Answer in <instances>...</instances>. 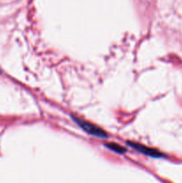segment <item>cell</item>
Instances as JSON below:
<instances>
[{
    "mask_svg": "<svg viewBox=\"0 0 182 183\" xmlns=\"http://www.w3.org/2000/svg\"><path fill=\"white\" fill-rule=\"evenodd\" d=\"M72 119L73 120V122L76 124H78L84 131H86L89 135L95 136V137L99 138V139H107L108 138L107 133L103 129H101L100 127H98V126H97L93 123H91L89 122H87L85 120H81L80 118H77V117L72 116Z\"/></svg>",
    "mask_w": 182,
    "mask_h": 183,
    "instance_id": "obj_1",
    "label": "cell"
},
{
    "mask_svg": "<svg viewBox=\"0 0 182 183\" xmlns=\"http://www.w3.org/2000/svg\"><path fill=\"white\" fill-rule=\"evenodd\" d=\"M127 144L129 147H131L132 148H134L135 150H136L138 152H139L143 155H146L147 156H151V157H154V158H161V157L164 156V154H162L159 150L149 147H146V146H144L142 144L136 143V142H134V141H128Z\"/></svg>",
    "mask_w": 182,
    "mask_h": 183,
    "instance_id": "obj_2",
    "label": "cell"
},
{
    "mask_svg": "<svg viewBox=\"0 0 182 183\" xmlns=\"http://www.w3.org/2000/svg\"><path fill=\"white\" fill-rule=\"evenodd\" d=\"M105 147L108 149L115 152V153H118V154H124L127 151V149L125 147H122V146H120L116 143H106Z\"/></svg>",
    "mask_w": 182,
    "mask_h": 183,
    "instance_id": "obj_3",
    "label": "cell"
}]
</instances>
